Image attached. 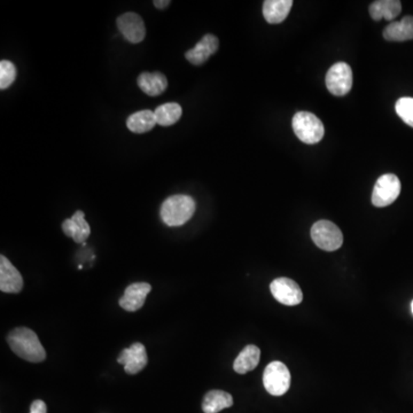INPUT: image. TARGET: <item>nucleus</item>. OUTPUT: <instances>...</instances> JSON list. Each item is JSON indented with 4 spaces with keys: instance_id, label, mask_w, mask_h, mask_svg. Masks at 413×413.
I'll return each mask as SVG.
<instances>
[{
    "instance_id": "obj_2",
    "label": "nucleus",
    "mask_w": 413,
    "mask_h": 413,
    "mask_svg": "<svg viewBox=\"0 0 413 413\" xmlns=\"http://www.w3.org/2000/svg\"><path fill=\"white\" fill-rule=\"evenodd\" d=\"M195 208V201L189 195H172L165 199L160 209V216L165 225L176 228L192 219Z\"/></svg>"
},
{
    "instance_id": "obj_7",
    "label": "nucleus",
    "mask_w": 413,
    "mask_h": 413,
    "mask_svg": "<svg viewBox=\"0 0 413 413\" xmlns=\"http://www.w3.org/2000/svg\"><path fill=\"white\" fill-rule=\"evenodd\" d=\"M326 86L333 96H346L353 87V70L346 62H337L326 74Z\"/></svg>"
},
{
    "instance_id": "obj_14",
    "label": "nucleus",
    "mask_w": 413,
    "mask_h": 413,
    "mask_svg": "<svg viewBox=\"0 0 413 413\" xmlns=\"http://www.w3.org/2000/svg\"><path fill=\"white\" fill-rule=\"evenodd\" d=\"M62 231L77 244L85 242L91 235L89 223L85 221V214L82 210H77L70 219L63 221Z\"/></svg>"
},
{
    "instance_id": "obj_19",
    "label": "nucleus",
    "mask_w": 413,
    "mask_h": 413,
    "mask_svg": "<svg viewBox=\"0 0 413 413\" xmlns=\"http://www.w3.org/2000/svg\"><path fill=\"white\" fill-rule=\"evenodd\" d=\"M385 40L389 42H405L413 40V17H405L398 22L387 26L384 31Z\"/></svg>"
},
{
    "instance_id": "obj_5",
    "label": "nucleus",
    "mask_w": 413,
    "mask_h": 413,
    "mask_svg": "<svg viewBox=\"0 0 413 413\" xmlns=\"http://www.w3.org/2000/svg\"><path fill=\"white\" fill-rule=\"evenodd\" d=\"M291 373L287 366L281 362H272L265 367L263 385L269 394L281 396L287 393L291 387Z\"/></svg>"
},
{
    "instance_id": "obj_20",
    "label": "nucleus",
    "mask_w": 413,
    "mask_h": 413,
    "mask_svg": "<svg viewBox=\"0 0 413 413\" xmlns=\"http://www.w3.org/2000/svg\"><path fill=\"white\" fill-rule=\"evenodd\" d=\"M402 10V3L398 0H378L371 3L370 15L373 20H394Z\"/></svg>"
},
{
    "instance_id": "obj_13",
    "label": "nucleus",
    "mask_w": 413,
    "mask_h": 413,
    "mask_svg": "<svg viewBox=\"0 0 413 413\" xmlns=\"http://www.w3.org/2000/svg\"><path fill=\"white\" fill-rule=\"evenodd\" d=\"M152 291V286L147 283H135L130 285L119 298V305L126 311H137L145 304L146 296Z\"/></svg>"
},
{
    "instance_id": "obj_15",
    "label": "nucleus",
    "mask_w": 413,
    "mask_h": 413,
    "mask_svg": "<svg viewBox=\"0 0 413 413\" xmlns=\"http://www.w3.org/2000/svg\"><path fill=\"white\" fill-rule=\"evenodd\" d=\"M139 89L149 96H158L165 92L168 87V80L165 74L160 71L142 73L138 76Z\"/></svg>"
},
{
    "instance_id": "obj_22",
    "label": "nucleus",
    "mask_w": 413,
    "mask_h": 413,
    "mask_svg": "<svg viewBox=\"0 0 413 413\" xmlns=\"http://www.w3.org/2000/svg\"><path fill=\"white\" fill-rule=\"evenodd\" d=\"M183 110L180 105L176 103H165L156 108L154 112L156 123L161 126H171L178 122L182 117Z\"/></svg>"
},
{
    "instance_id": "obj_27",
    "label": "nucleus",
    "mask_w": 413,
    "mask_h": 413,
    "mask_svg": "<svg viewBox=\"0 0 413 413\" xmlns=\"http://www.w3.org/2000/svg\"><path fill=\"white\" fill-rule=\"evenodd\" d=\"M411 310H412V314H413V301H412V303H411Z\"/></svg>"
},
{
    "instance_id": "obj_21",
    "label": "nucleus",
    "mask_w": 413,
    "mask_h": 413,
    "mask_svg": "<svg viewBox=\"0 0 413 413\" xmlns=\"http://www.w3.org/2000/svg\"><path fill=\"white\" fill-rule=\"evenodd\" d=\"M155 115L154 112L149 110H140V112H133L126 119V126L128 129L133 133H149L156 126Z\"/></svg>"
},
{
    "instance_id": "obj_10",
    "label": "nucleus",
    "mask_w": 413,
    "mask_h": 413,
    "mask_svg": "<svg viewBox=\"0 0 413 413\" xmlns=\"http://www.w3.org/2000/svg\"><path fill=\"white\" fill-rule=\"evenodd\" d=\"M117 362L124 365V370L128 374H137L145 369L149 362L145 346L142 344H133L119 354Z\"/></svg>"
},
{
    "instance_id": "obj_23",
    "label": "nucleus",
    "mask_w": 413,
    "mask_h": 413,
    "mask_svg": "<svg viewBox=\"0 0 413 413\" xmlns=\"http://www.w3.org/2000/svg\"><path fill=\"white\" fill-rule=\"evenodd\" d=\"M17 78V67L8 60H1L0 62V89L6 90L13 84Z\"/></svg>"
},
{
    "instance_id": "obj_17",
    "label": "nucleus",
    "mask_w": 413,
    "mask_h": 413,
    "mask_svg": "<svg viewBox=\"0 0 413 413\" xmlns=\"http://www.w3.org/2000/svg\"><path fill=\"white\" fill-rule=\"evenodd\" d=\"M233 405L231 394L223 390H210L205 394L202 402V410L205 413H219Z\"/></svg>"
},
{
    "instance_id": "obj_24",
    "label": "nucleus",
    "mask_w": 413,
    "mask_h": 413,
    "mask_svg": "<svg viewBox=\"0 0 413 413\" xmlns=\"http://www.w3.org/2000/svg\"><path fill=\"white\" fill-rule=\"evenodd\" d=\"M397 115L407 123V126L413 128V98L404 96L397 100L396 106Z\"/></svg>"
},
{
    "instance_id": "obj_18",
    "label": "nucleus",
    "mask_w": 413,
    "mask_h": 413,
    "mask_svg": "<svg viewBox=\"0 0 413 413\" xmlns=\"http://www.w3.org/2000/svg\"><path fill=\"white\" fill-rule=\"evenodd\" d=\"M261 358L260 348L254 344H249L242 349V353L235 358L233 369L239 374H246L254 370L258 366Z\"/></svg>"
},
{
    "instance_id": "obj_6",
    "label": "nucleus",
    "mask_w": 413,
    "mask_h": 413,
    "mask_svg": "<svg viewBox=\"0 0 413 413\" xmlns=\"http://www.w3.org/2000/svg\"><path fill=\"white\" fill-rule=\"evenodd\" d=\"M401 182L394 174H386L378 179L372 192V203L378 208H384L396 201L401 194Z\"/></svg>"
},
{
    "instance_id": "obj_8",
    "label": "nucleus",
    "mask_w": 413,
    "mask_h": 413,
    "mask_svg": "<svg viewBox=\"0 0 413 413\" xmlns=\"http://www.w3.org/2000/svg\"><path fill=\"white\" fill-rule=\"evenodd\" d=\"M273 298L285 305H298L303 300L301 288L289 278H278L270 285Z\"/></svg>"
},
{
    "instance_id": "obj_9",
    "label": "nucleus",
    "mask_w": 413,
    "mask_h": 413,
    "mask_svg": "<svg viewBox=\"0 0 413 413\" xmlns=\"http://www.w3.org/2000/svg\"><path fill=\"white\" fill-rule=\"evenodd\" d=\"M116 26L129 43L139 44L145 40V24L139 14L129 12L119 15L116 20Z\"/></svg>"
},
{
    "instance_id": "obj_12",
    "label": "nucleus",
    "mask_w": 413,
    "mask_h": 413,
    "mask_svg": "<svg viewBox=\"0 0 413 413\" xmlns=\"http://www.w3.org/2000/svg\"><path fill=\"white\" fill-rule=\"evenodd\" d=\"M219 47V38L212 33H207V35L202 37L201 40L198 42L193 49L186 52V60L189 63L194 65V66H201V65L208 61L209 58L212 54L217 52Z\"/></svg>"
},
{
    "instance_id": "obj_11",
    "label": "nucleus",
    "mask_w": 413,
    "mask_h": 413,
    "mask_svg": "<svg viewBox=\"0 0 413 413\" xmlns=\"http://www.w3.org/2000/svg\"><path fill=\"white\" fill-rule=\"evenodd\" d=\"M24 288V278L20 272L10 263V260L0 256V291L10 294H17Z\"/></svg>"
},
{
    "instance_id": "obj_25",
    "label": "nucleus",
    "mask_w": 413,
    "mask_h": 413,
    "mask_svg": "<svg viewBox=\"0 0 413 413\" xmlns=\"http://www.w3.org/2000/svg\"><path fill=\"white\" fill-rule=\"evenodd\" d=\"M30 413H47V404L43 401H33L31 407H30Z\"/></svg>"
},
{
    "instance_id": "obj_26",
    "label": "nucleus",
    "mask_w": 413,
    "mask_h": 413,
    "mask_svg": "<svg viewBox=\"0 0 413 413\" xmlns=\"http://www.w3.org/2000/svg\"><path fill=\"white\" fill-rule=\"evenodd\" d=\"M171 3V1H169V0H165V1H161V0H154L153 1V5L158 8V10H165L167 7L169 6Z\"/></svg>"
},
{
    "instance_id": "obj_16",
    "label": "nucleus",
    "mask_w": 413,
    "mask_h": 413,
    "mask_svg": "<svg viewBox=\"0 0 413 413\" xmlns=\"http://www.w3.org/2000/svg\"><path fill=\"white\" fill-rule=\"evenodd\" d=\"M292 7V0H265L263 3V15L268 24H281L286 20Z\"/></svg>"
},
{
    "instance_id": "obj_1",
    "label": "nucleus",
    "mask_w": 413,
    "mask_h": 413,
    "mask_svg": "<svg viewBox=\"0 0 413 413\" xmlns=\"http://www.w3.org/2000/svg\"><path fill=\"white\" fill-rule=\"evenodd\" d=\"M7 342L14 354L31 363H40L47 358V351L33 330L17 328L10 330Z\"/></svg>"
},
{
    "instance_id": "obj_4",
    "label": "nucleus",
    "mask_w": 413,
    "mask_h": 413,
    "mask_svg": "<svg viewBox=\"0 0 413 413\" xmlns=\"http://www.w3.org/2000/svg\"><path fill=\"white\" fill-rule=\"evenodd\" d=\"M311 238L314 245L323 251H334L344 244V235L340 228L330 221H319L311 228Z\"/></svg>"
},
{
    "instance_id": "obj_3",
    "label": "nucleus",
    "mask_w": 413,
    "mask_h": 413,
    "mask_svg": "<svg viewBox=\"0 0 413 413\" xmlns=\"http://www.w3.org/2000/svg\"><path fill=\"white\" fill-rule=\"evenodd\" d=\"M293 130L304 144H317L324 137V124L317 116L307 112H300L293 117Z\"/></svg>"
}]
</instances>
